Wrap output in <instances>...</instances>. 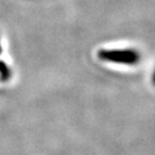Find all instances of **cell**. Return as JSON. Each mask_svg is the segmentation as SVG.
Here are the masks:
<instances>
[{
	"mask_svg": "<svg viewBox=\"0 0 155 155\" xmlns=\"http://www.w3.org/2000/svg\"><path fill=\"white\" fill-rule=\"evenodd\" d=\"M0 53H1V46H0Z\"/></svg>",
	"mask_w": 155,
	"mask_h": 155,
	"instance_id": "obj_4",
	"label": "cell"
},
{
	"mask_svg": "<svg viewBox=\"0 0 155 155\" xmlns=\"http://www.w3.org/2000/svg\"><path fill=\"white\" fill-rule=\"evenodd\" d=\"M11 77V70L7 64L0 61V81H7Z\"/></svg>",
	"mask_w": 155,
	"mask_h": 155,
	"instance_id": "obj_2",
	"label": "cell"
},
{
	"mask_svg": "<svg viewBox=\"0 0 155 155\" xmlns=\"http://www.w3.org/2000/svg\"><path fill=\"white\" fill-rule=\"evenodd\" d=\"M153 83H154V85H155V72H154V76H153Z\"/></svg>",
	"mask_w": 155,
	"mask_h": 155,
	"instance_id": "obj_3",
	"label": "cell"
},
{
	"mask_svg": "<svg viewBox=\"0 0 155 155\" xmlns=\"http://www.w3.org/2000/svg\"><path fill=\"white\" fill-rule=\"evenodd\" d=\"M101 60L115 63L133 64L137 63L140 59L138 52L132 50H102L98 54Z\"/></svg>",
	"mask_w": 155,
	"mask_h": 155,
	"instance_id": "obj_1",
	"label": "cell"
}]
</instances>
